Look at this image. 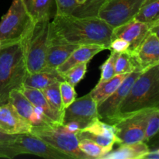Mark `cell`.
I'll return each instance as SVG.
<instances>
[{"mask_svg":"<svg viewBox=\"0 0 159 159\" xmlns=\"http://www.w3.org/2000/svg\"><path fill=\"white\" fill-rule=\"evenodd\" d=\"M136 71L133 57L129 51L120 53L116 64H115V74H125Z\"/></svg>","mask_w":159,"mask_h":159,"instance_id":"cell-28","label":"cell"},{"mask_svg":"<svg viewBox=\"0 0 159 159\" xmlns=\"http://www.w3.org/2000/svg\"><path fill=\"white\" fill-rule=\"evenodd\" d=\"M159 22L147 23L138 21L134 19L124 24L113 28L111 40L120 38L129 43L130 47L127 51L133 52L151 32L158 34Z\"/></svg>","mask_w":159,"mask_h":159,"instance_id":"cell-10","label":"cell"},{"mask_svg":"<svg viewBox=\"0 0 159 159\" xmlns=\"http://www.w3.org/2000/svg\"><path fill=\"white\" fill-rule=\"evenodd\" d=\"M13 143L20 148L22 154H30L45 158L72 159L69 155L30 133L17 134Z\"/></svg>","mask_w":159,"mask_h":159,"instance_id":"cell-12","label":"cell"},{"mask_svg":"<svg viewBox=\"0 0 159 159\" xmlns=\"http://www.w3.org/2000/svg\"><path fill=\"white\" fill-rule=\"evenodd\" d=\"M30 134L41 138L55 148L69 155L71 158L90 159L79 148L76 134L67 131L62 124L32 127Z\"/></svg>","mask_w":159,"mask_h":159,"instance_id":"cell-6","label":"cell"},{"mask_svg":"<svg viewBox=\"0 0 159 159\" xmlns=\"http://www.w3.org/2000/svg\"><path fill=\"white\" fill-rule=\"evenodd\" d=\"M97 118H99L97 104L89 93L82 97L75 99L74 102L65 109L62 124L75 121L79 123L81 129H82Z\"/></svg>","mask_w":159,"mask_h":159,"instance_id":"cell-11","label":"cell"},{"mask_svg":"<svg viewBox=\"0 0 159 159\" xmlns=\"http://www.w3.org/2000/svg\"><path fill=\"white\" fill-rule=\"evenodd\" d=\"M33 126L22 117L10 102L0 105V130L7 134H30Z\"/></svg>","mask_w":159,"mask_h":159,"instance_id":"cell-15","label":"cell"},{"mask_svg":"<svg viewBox=\"0 0 159 159\" xmlns=\"http://www.w3.org/2000/svg\"><path fill=\"white\" fill-rule=\"evenodd\" d=\"M60 82H57L48 85L43 89H41L42 93H43L44 96L49 103L57 111L64 114V109L63 103L61 100V96L60 92Z\"/></svg>","mask_w":159,"mask_h":159,"instance_id":"cell-26","label":"cell"},{"mask_svg":"<svg viewBox=\"0 0 159 159\" xmlns=\"http://www.w3.org/2000/svg\"><path fill=\"white\" fill-rule=\"evenodd\" d=\"M142 71H134L125 78L117 89L97 105L99 119L103 122L113 124L119 119V112L123 101L128 93L130 87Z\"/></svg>","mask_w":159,"mask_h":159,"instance_id":"cell-9","label":"cell"},{"mask_svg":"<svg viewBox=\"0 0 159 159\" xmlns=\"http://www.w3.org/2000/svg\"><path fill=\"white\" fill-rule=\"evenodd\" d=\"M78 47L79 45L74 44H48L45 56L46 67L57 69Z\"/></svg>","mask_w":159,"mask_h":159,"instance_id":"cell-20","label":"cell"},{"mask_svg":"<svg viewBox=\"0 0 159 159\" xmlns=\"http://www.w3.org/2000/svg\"><path fill=\"white\" fill-rule=\"evenodd\" d=\"M113 30L97 16L55 14L50 22L48 44H99L108 49Z\"/></svg>","mask_w":159,"mask_h":159,"instance_id":"cell-1","label":"cell"},{"mask_svg":"<svg viewBox=\"0 0 159 159\" xmlns=\"http://www.w3.org/2000/svg\"><path fill=\"white\" fill-rule=\"evenodd\" d=\"M62 81H65V79L57 69L46 67L37 72H28L23 85L41 90L51 84Z\"/></svg>","mask_w":159,"mask_h":159,"instance_id":"cell-18","label":"cell"},{"mask_svg":"<svg viewBox=\"0 0 159 159\" xmlns=\"http://www.w3.org/2000/svg\"><path fill=\"white\" fill-rule=\"evenodd\" d=\"M144 0H103L97 16L113 28L134 20Z\"/></svg>","mask_w":159,"mask_h":159,"instance_id":"cell-7","label":"cell"},{"mask_svg":"<svg viewBox=\"0 0 159 159\" xmlns=\"http://www.w3.org/2000/svg\"><path fill=\"white\" fill-rule=\"evenodd\" d=\"M19 155H23L21 150L14 143L0 144V158H13Z\"/></svg>","mask_w":159,"mask_h":159,"instance_id":"cell-33","label":"cell"},{"mask_svg":"<svg viewBox=\"0 0 159 159\" xmlns=\"http://www.w3.org/2000/svg\"><path fill=\"white\" fill-rule=\"evenodd\" d=\"M129 74H116L106 82H98L96 87L89 93L90 96L98 105L114 93Z\"/></svg>","mask_w":159,"mask_h":159,"instance_id":"cell-22","label":"cell"},{"mask_svg":"<svg viewBox=\"0 0 159 159\" xmlns=\"http://www.w3.org/2000/svg\"><path fill=\"white\" fill-rule=\"evenodd\" d=\"M159 130V107H154L150 110L146 121L144 142L148 141L158 134Z\"/></svg>","mask_w":159,"mask_h":159,"instance_id":"cell-27","label":"cell"},{"mask_svg":"<svg viewBox=\"0 0 159 159\" xmlns=\"http://www.w3.org/2000/svg\"><path fill=\"white\" fill-rule=\"evenodd\" d=\"M136 71H144L159 64L158 34L151 32L135 51L130 53Z\"/></svg>","mask_w":159,"mask_h":159,"instance_id":"cell-13","label":"cell"},{"mask_svg":"<svg viewBox=\"0 0 159 159\" xmlns=\"http://www.w3.org/2000/svg\"><path fill=\"white\" fill-rule=\"evenodd\" d=\"M24 0H12L0 21V47L21 42L34 25Z\"/></svg>","mask_w":159,"mask_h":159,"instance_id":"cell-4","label":"cell"},{"mask_svg":"<svg viewBox=\"0 0 159 159\" xmlns=\"http://www.w3.org/2000/svg\"><path fill=\"white\" fill-rule=\"evenodd\" d=\"M27 74L22 42L0 47V105L9 102L12 90H20Z\"/></svg>","mask_w":159,"mask_h":159,"instance_id":"cell-2","label":"cell"},{"mask_svg":"<svg viewBox=\"0 0 159 159\" xmlns=\"http://www.w3.org/2000/svg\"><path fill=\"white\" fill-rule=\"evenodd\" d=\"M119 54L120 53L111 51L110 57L100 67L101 75L99 83L109 80L116 75L115 74V64H116V59Z\"/></svg>","mask_w":159,"mask_h":159,"instance_id":"cell-30","label":"cell"},{"mask_svg":"<svg viewBox=\"0 0 159 159\" xmlns=\"http://www.w3.org/2000/svg\"><path fill=\"white\" fill-rule=\"evenodd\" d=\"M85 1H86V0H77V2L79 3V4H83Z\"/></svg>","mask_w":159,"mask_h":159,"instance_id":"cell-38","label":"cell"},{"mask_svg":"<svg viewBox=\"0 0 159 159\" xmlns=\"http://www.w3.org/2000/svg\"><path fill=\"white\" fill-rule=\"evenodd\" d=\"M24 2L34 22L42 19L51 20L56 14L55 0H24Z\"/></svg>","mask_w":159,"mask_h":159,"instance_id":"cell-21","label":"cell"},{"mask_svg":"<svg viewBox=\"0 0 159 159\" xmlns=\"http://www.w3.org/2000/svg\"><path fill=\"white\" fill-rule=\"evenodd\" d=\"M87 65L88 62H83L70 68L63 75L65 81L68 82L72 86H75L85 75L87 71Z\"/></svg>","mask_w":159,"mask_h":159,"instance_id":"cell-29","label":"cell"},{"mask_svg":"<svg viewBox=\"0 0 159 159\" xmlns=\"http://www.w3.org/2000/svg\"><path fill=\"white\" fill-rule=\"evenodd\" d=\"M129 47H130V44L127 41L120 38H115L110 40L108 49L110 50V51L121 53L128 51Z\"/></svg>","mask_w":159,"mask_h":159,"instance_id":"cell-34","label":"cell"},{"mask_svg":"<svg viewBox=\"0 0 159 159\" xmlns=\"http://www.w3.org/2000/svg\"><path fill=\"white\" fill-rule=\"evenodd\" d=\"M107 49L105 46L99 44L80 45L74 50L63 64L57 67V71L63 76V75L72 67L83 62L89 63L95 55Z\"/></svg>","mask_w":159,"mask_h":159,"instance_id":"cell-17","label":"cell"},{"mask_svg":"<svg viewBox=\"0 0 159 159\" xmlns=\"http://www.w3.org/2000/svg\"><path fill=\"white\" fill-rule=\"evenodd\" d=\"M20 91L29 99L34 107L39 109L49 120L55 124H62L63 113L57 111L46 99L41 90L23 85Z\"/></svg>","mask_w":159,"mask_h":159,"instance_id":"cell-16","label":"cell"},{"mask_svg":"<svg viewBox=\"0 0 159 159\" xmlns=\"http://www.w3.org/2000/svg\"><path fill=\"white\" fill-rule=\"evenodd\" d=\"M56 14L72 15L80 6L77 0H55Z\"/></svg>","mask_w":159,"mask_h":159,"instance_id":"cell-32","label":"cell"},{"mask_svg":"<svg viewBox=\"0 0 159 159\" xmlns=\"http://www.w3.org/2000/svg\"><path fill=\"white\" fill-rule=\"evenodd\" d=\"M120 145L116 150L110 151L102 159H141L149 151L148 146L144 141Z\"/></svg>","mask_w":159,"mask_h":159,"instance_id":"cell-19","label":"cell"},{"mask_svg":"<svg viewBox=\"0 0 159 159\" xmlns=\"http://www.w3.org/2000/svg\"><path fill=\"white\" fill-rule=\"evenodd\" d=\"M17 135L7 134L0 130V144H12L15 141Z\"/></svg>","mask_w":159,"mask_h":159,"instance_id":"cell-36","label":"cell"},{"mask_svg":"<svg viewBox=\"0 0 159 159\" xmlns=\"http://www.w3.org/2000/svg\"><path fill=\"white\" fill-rule=\"evenodd\" d=\"M79 147L80 150L84 154L87 155L90 159L99 158L102 159V157L107 155L110 150L102 147L97 143L86 139V138H80L79 139Z\"/></svg>","mask_w":159,"mask_h":159,"instance_id":"cell-25","label":"cell"},{"mask_svg":"<svg viewBox=\"0 0 159 159\" xmlns=\"http://www.w3.org/2000/svg\"><path fill=\"white\" fill-rule=\"evenodd\" d=\"M63 127L67 131L72 134H77L79 130H81V127L79 124L75 122V121H69V122L66 123V124H64Z\"/></svg>","mask_w":159,"mask_h":159,"instance_id":"cell-35","label":"cell"},{"mask_svg":"<svg viewBox=\"0 0 159 159\" xmlns=\"http://www.w3.org/2000/svg\"><path fill=\"white\" fill-rule=\"evenodd\" d=\"M9 102L13 106L19 114L33 127L55 124L48 119L43 112L34 107L20 90L14 89L9 93Z\"/></svg>","mask_w":159,"mask_h":159,"instance_id":"cell-14","label":"cell"},{"mask_svg":"<svg viewBox=\"0 0 159 159\" xmlns=\"http://www.w3.org/2000/svg\"><path fill=\"white\" fill-rule=\"evenodd\" d=\"M60 92L64 109H65L76 99V92L75 87L66 81L60 82Z\"/></svg>","mask_w":159,"mask_h":159,"instance_id":"cell-31","label":"cell"},{"mask_svg":"<svg viewBox=\"0 0 159 159\" xmlns=\"http://www.w3.org/2000/svg\"><path fill=\"white\" fill-rule=\"evenodd\" d=\"M51 20L42 19L35 21L34 26L22 40L29 73H34L46 68L45 56L48 48V31Z\"/></svg>","mask_w":159,"mask_h":159,"instance_id":"cell-5","label":"cell"},{"mask_svg":"<svg viewBox=\"0 0 159 159\" xmlns=\"http://www.w3.org/2000/svg\"><path fill=\"white\" fill-rule=\"evenodd\" d=\"M151 109H144L124 115L112 124L115 128L117 144H133L144 141L146 121Z\"/></svg>","mask_w":159,"mask_h":159,"instance_id":"cell-8","label":"cell"},{"mask_svg":"<svg viewBox=\"0 0 159 159\" xmlns=\"http://www.w3.org/2000/svg\"><path fill=\"white\" fill-rule=\"evenodd\" d=\"M159 107V64L144 70L130 87L120 108V116Z\"/></svg>","mask_w":159,"mask_h":159,"instance_id":"cell-3","label":"cell"},{"mask_svg":"<svg viewBox=\"0 0 159 159\" xmlns=\"http://www.w3.org/2000/svg\"><path fill=\"white\" fill-rule=\"evenodd\" d=\"M135 20L147 23L159 22V0H144Z\"/></svg>","mask_w":159,"mask_h":159,"instance_id":"cell-23","label":"cell"},{"mask_svg":"<svg viewBox=\"0 0 159 159\" xmlns=\"http://www.w3.org/2000/svg\"><path fill=\"white\" fill-rule=\"evenodd\" d=\"M159 158V150L155 149V150L150 151L144 154L142 156L141 159H158Z\"/></svg>","mask_w":159,"mask_h":159,"instance_id":"cell-37","label":"cell"},{"mask_svg":"<svg viewBox=\"0 0 159 159\" xmlns=\"http://www.w3.org/2000/svg\"><path fill=\"white\" fill-rule=\"evenodd\" d=\"M80 130L87 132V133L93 134L98 135V136L111 138V139L115 140L117 143V138H116V136L114 127L112 124L103 122L101 120H99V118L95 120L89 125L81 129Z\"/></svg>","mask_w":159,"mask_h":159,"instance_id":"cell-24","label":"cell"}]
</instances>
